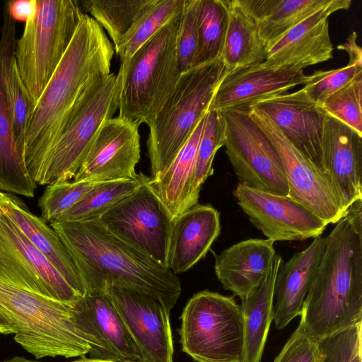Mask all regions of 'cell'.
I'll return each mask as SVG.
<instances>
[{
  "mask_svg": "<svg viewBox=\"0 0 362 362\" xmlns=\"http://www.w3.org/2000/svg\"><path fill=\"white\" fill-rule=\"evenodd\" d=\"M114 52L103 28L83 13L68 49L28 119L23 158L35 182L78 97L92 80L110 74Z\"/></svg>",
  "mask_w": 362,
  "mask_h": 362,
  "instance_id": "obj_1",
  "label": "cell"
},
{
  "mask_svg": "<svg viewBox=\"0 0 362 362\" xmlns=\"http://www.w3.org/2000/svg\"><path fill=\"white\" fill-rule=\"evenodd\" d=\"M50 226L71 256L86 293L115 284L157 299L168 312L176 304L181 293L177 275L116 237L98 219L54 221Z\"/></svg>",
  "mask_w": 362,
  "mask_h": 362,
  "instance_id": "obj_2",
  "label": "cell"
},
{
  "mask_svg": "<svg viewBox=\"0 0 362 362\" xmlns=\"http://www.w3.org/2000/svg\"><path fill=\"white\" fill-rule=\"evenodd\" d=\"M326 238L298 325L315 341L362 322V199Z\"/></svg>",
  "mask_w": 362,
  "mask_h": 362,
  "instance_id": "obj_3",
  "label": "cell"
},
{
  "mask_svg": "<svg viewBox=\"0 0 362 362\" xmlns=\"http://www.w3.org/2000/svg\"><path fill=\"white\" fill-rule=\"evenodd\" d=\"M0 308L16 327L15 341L37 359L89 354L122 361L100 337L83 296L66 303L0 279Z\"/></svg>",
  "mask_w": 362,
  "mask_h": 362,
  "instance_id": "obj_4",
  "label": "cell"
},
{
  "mask_svg": "<svg viewBox=\"0 0 362 362\" xmlns=\"http://www.w3.org/2000/svg\"><path fill=\"white\" fill-rule=\"evenodd\" d=\"M181 13L120 64L119 117L148 124L171 95L182 74L176 49Z\"/></svg>",
  "mask_w": 362,
  "mask_h": 362,
  "instance_id": "obj_5",
  "label": "cell"
},
{
  "mask_svg": "<svg viewBox=\"0 0 362 362\" xmlns=\"http://www.w3.org/2000/svg\"><path fill=\"white\" fill-rule=\"evenodd\" d=\"M227 74L220 57L181 74L171 95L148 124L151 177L171 163L206 115L218 84Z\"/></svg>",
  "mask_w": 362,
  "mask_h": 362,
  "instance_id": "obj_6",
  "label": "cell"
},
{
  "mask_svg": "<svg viewBox=\"0 0 362 362\" xmlns=\"http://www.w3.org/2000/svg\"><path fill=\"white\" fill-rule=\"evenodd\" d=\"M83 13L77 1L37 0L35 13L16 41L13 61L34 104L68 49Z\"/></svg>",
  "mask_w": 362,
  "mask_h": 362,
  "instance_id": "obj_7",
  "label": "cell"
},
{
  "mask_svg": "<svg viewBox=\"0 0 362 362\" xmlns=\"http://www.w3.org/2000/svg\"><path fill=\"white\" fill-rule=\"evenodd\" d=\"M117 76L92 80L75 103L36 180L41 185L71 181L103 123L118 109Z\"/></svg>",
  "mask_w": 362,
  "mask_h": 362,
  "instance_id": "obj_8",
  "label": "cell"
},
{
  "mask_svg": "<svg viewBox=\"0 0 362 362\" xmlns=\"http://www.w3.org/2000/svg\"><path fill=\"white\" fill-rule=\"evenodd\" d=\"M179 329L182 350L197 362H241L244 344L240 305L233 296L204 290L187 303Z\"/></svg>",
  "mask_w": 362,
  "mask_h": 362,
  "instance_id": "obj_9",
  "label": "cell"
},
{
  "mask_svg": "<svg viewBox=\"0 0 362 362\" xmlns=\"http://www.w3.org/2000/svg\"><path fill=\"white\" fill-rule=\"evenodd\" d=\"M218 111L226 153L240 183L270 194L288 196V186L280 157L248 110L227 108Z\"/></svg>",
  "mask_w": 362,
  "mask_h": 362,
  "instance_id": "obj_10",
  "label": "cell"
},
{
  "mask_svg": "<svg viewBox=\"0 0 362 362\" xmlns=\"http://www.w3.org/2000/svg\"><path fill=\"white\" fill-rule=\"evenodd\" d=\"M97 219L116 237L167 267L172 219L151 177Z\"/></svg>",
  "mask_w": 362,
  "mask_h": 362,
  "instance_id": "obj_11",
  "label": "cell"
},
{
  "mask_svg": "<svg viewBox=\"0 0 362 362\" xmlns=\"http://www.w3.org/2000/svg\"><path fill=\"white\" fill-rule=\"evenodd\" d=\"M0 279L66 303L80 296L3 211L0 213Z\"/></svg>",
  "mask_w": 362,
  "mask_h": 362,
  "instance_id": "obj_12",
  "label": "cell"
},
{
  "mask_svg": "<svg viewBox=\"0 0 362 362\" xmlns=\"http://www.w3.org/2000/svg\"><path fill=\"white\" fill-rule=\"evenodd\" d=\"M248 113L270 140L282 162L288 186V197L322 219L327 225L336 223L344 213L329 177L318 170L284 136L262 112L250 107Z\"/></svg>",
  "mask_w": 362,
  "mask_h": 362,
  "instance_id": "obj_13",
  "label": "cell"
},
{
  "mask_svg": "<svg viewBox=\"0 0 362 362\" xmlns=\"http://www.w3.org/2000/svg\"><path fill=\"white\" fill-rule=\"evenodd\" d=\"M114 305L144 362H173L170 312L157 299L135 290L107 284Z\"/></svg>",
  "mask_w": 362,
  "mask_h": 362,
  "instance_id": "obj_14",
  "label": "cell"
},
{
  "mask_svg": "<svg viewBox=\"0 0 362 362\" xmlns=\"http://www.w3.org/2000/svg\"><path fill=\"white\" fill-rule=\"evenodd\" d=\"M249 220L267 238L303 241L322 235L327 224L288 196H279L238 183L233 192Z\"/></svg>",
  "mask_w": 362,
  "mask_h": 362,
  "instance_id": "obj_15",
  "label": "cell"
},
{
  "mask_svg": "<svg viewBox=\"0 0 362 362\" xmlns=\"http://www.w3.org/2000/svg\"><path fill=\"white\" fill-rule=\"evenodd\" d=\"M139 127L119 116L105 121L73 180L96 183L136 178L141 152Z\"/></svg>",
  "mask_w": 362,
  "mask_h": 362,
  "instance_id": "obj_16",
  "label": "cell"
},
{
  "mask_svg": "<svg viewBox=\"0 0 362 362\" xmlns=\"http://www.w3.org/2000/svg\"><path fill=\"white\" fill-rule=\"evenodd\" d=\"M250 107L264 112L305 158L328 175L322 150L326 112L303 88L262 99Z\"/></svg>",
  "mask_w": 362,
  "mask_h": 362,
  "instance_id": "obj_17",
  "label": "cell"
},
{
  "mask_svg": "<svg viewBox=\"0 0 362 362\" xmlns=\"http://www.w3.org/2000/svg\"><path fill=\"white\" fill-rule=\"evenodd\" d=\"M16 41V21L7 1L0 36V189L33 197L37 184L28 173L23 154L15 141L8 100L7 76Z\"/></svg>",
  "mask_w": 362,
  "mask_h": 362,
  "instance_id": "obj_18",
  "label": "cell"
},
{
  "mask_svg": "<svg viewBox=\"0 0 362 362\" xmlns=\"http://www.w3.org/2000/svg\"><path fill=\"white\" fill-rule=\"evenodd\" d=\"M351 4V0H331L267 49L262 64L274 68L303 70L331 59L334 47L328 18L337 11L349 9Z\"/></svg>",
  "mask_w": 362,
  "mask_h": 362,
  "instance_id": "obj_19",
  "label": "cell"
},
{
  "mask_svg": "<svg viewBox=\"0 0 362 362\" xmlns=\"http://www.w3.org/2000/svg\"><path fill=\"white\" fill-rule=\"evenodd\" d=\"M310 78L303 70L274 68L262 63L228 73L218 84L209 110H248L255 103L286 93Z\"/></svg>",
  "mask_w": 362,
  "mask_h": 362,
  "instance_id": "obj_20",
  "label": "cell"
},
{
  "mask_svg": "<svg viewBox=\"0 0 362 362\" xmlns=\"http://www.w3.org/2000/svg\"><path fill=\"white\" fill-rule=\"evenodd\" d=\"M322 150L327 173L346 213L362 199V135L326 113Z\"/></svg>",
  "mask_w": 362,
  "mask_h": 362,
  "instance_id": "obj_21",
  "label": "cell"
},
{
  "mask_svg": "<svg viewBox=\"0 0 362 362\" xmlns=\"http://www.w3.org/2000/svg\"><path fill=\"white\" fill-rule=\"evenodd\" d=\"M221 232L220 213L197 204L172 221L167 268L180 274L203 259Z\"/></svg>",
  "mask_w": 362,
  "mask_h": 362,
  "instance_id": "obj_22",
  "label": "cell"
},
{
  "mask_svg": "<svg viewBox=\"0 0 362 362\" xmlns=\"http://www.w3.org/2000/svg\"><path fill=\"white\" fill-rule=\"evenodd\" d=\"M269 239L250 238L215 256L214 271L226 290L243 298L255 291L269 274L276 251Z\"/></svg>",
  "mask_w": 362,
  "mask_h": 362,
  "instance_id": "obj_23",
  "label": "cell"
},
{
  "mask_svg": "<svg viewBox=\"0 0 362 362\" xmlns=\"http://www.w3.org/2000/svg\"><path fill=\"white\" fill-rule=\"evenodd\" d=\"M326 244V237L314 238L307 248L294 253L279 269L274 284L273 319L278 329L285 328L300 315Z\"/></svg>",
  "mask_w": 362,
  "mask_h": 362,
  "instance_id": "obj_24",
  "label": "cell"
},
{
  "mask_svg": "<svg viewBox=\"0 0 362 362\" xmlns=\"http://www.w3.org/2000/svg\"><path fill=\"white\" fill-rule=\"evenodd\" d=\"M205 116L171 163L158 175L151 177V183L172 221L198 204L199 197L194 194L193 185L197 151Z\"/></svg>",
  "mask_w": 362,
  "mask_h": 362,
  "instance_id": "obj_25",
  "label": "cell"
},
{
  "mask_svg": "<svg viewBox=\"0 0 362 362\" xmlns=\"http://www.w3.org/2000/svg\"><path fill=\"white\" fill-rule=\"evenodd\" d=\"M2 210L68 284L83 296L85 289L73 260L52 227L42 218L32 214L15 197L8 196Z\"/></svg>",
  "mask_w": 362,
  "mask_h": 362,
  "instance_id": "obj_26",
  "label": "cell"
},
{
  "mask_svg": "<svg viewBox=\"0 0 362 362\" xmlns=\"http://www.w3.org/2000/svg\"><path fill=\"white\" fill-rule=\"evenodd\" d=\"M331 0H237L255 22L265 50Z\"/></svg>",
  "mask_w": 362,
  "mask_h": 362,
  "instance_id": "obj_27",
  "label": "cell"
},
{
  "mask_svg": "<svg viewBox=\"0 0 362 362\" xmlns=\"http://www.w3.org/2000/svg\"><path fill=\"white\" fill-rule=\"evenodd\" d=\"M283 263L276 255L269 274L250 295L240 298L244 344L241 362H260L274 319V294L276 274Z\"/></svg>",
  "mask_w": 362,
  "mask_h": 362,
  "instance_id": "obj_28",
  "label": "cell"
},
{
  "mask_svg": "<svg viewBox=\"0 0 362 362\" xmlns=\"http://www.w3.org/2000/svg\"><path fill=\"white\" fill-rule=\"evenodd\" d=\"M225 3L228 9V25L221 57L228 73L264 62L266 50L255 22L237 0H225Z\"/></svg>",
  "mask_w": 362,
  "mask_h": 362,
  "instance_id": "obj_29",
  "label": "cell"
},
{
  "mask_svg": "<svg viewBox=\"0 0 362 362\" xmlns=\"http://www.w3.org/2000/svg\"><path fill=\"white\" fill-rule=\"evenodd\" d=\"M156 0H80L81 10L106 30L115 51L129 40L141 19Z\"/></svg>",
  "mask_w": 362,
  "mask_h": 362,
  "instance_id": "obj_30",
  "label": "cell"
},
{
  "mask_svg": "<svg viewBox=\"0 0 362 362\" xmlns=\"http://www.w3.org/2000/svg\"><path fill=\"white\" fill-rule=\"evenodd\" d=\"M93 322L100 337L121 361L144 362L122 318L104 290L83 296Z\"/></svg>",
  "mask_w": 362,
  "mask_h": 362,
  "instance_id": "obj_31",
  "label": "cell"
},
{
  "mask_svg": "<svg viewBox=\"0 0 362 362\" xmlns=\"http://www.w3.org/2000/svg\"><path fill=\"white\" fill-rule=\"evenodd\" d=\"M143 173L131 180L93 183L84 196L57 221H83L97 219L150 179Z\"/></svg>",
  "mask_w": 362,
  "mask_h": 362,
  "instance_id": "obj_32",
  "label": "cell"
},
{
  "mask_svg": "<svg viewBox=\"0 0 362 362\" xmlns=\"http://www.w3.org/2000/svg\"><path fill=\"white\" fill-rule=\"evenodd\" d=\"M198 41L192 68L222 56L228 25L225 0H197Z\"/></svg>",
  "mask_w": 362,
  "mask_h": 362,
  "instance_id": "obj_33",
  "label": "cell"
},
{
  "mask_svg": "<svg viewBox=\"0 0 362 362\" xmlns=\"http://www.w3.org/2000/svg\"><path fill=\"white\" fill-rule=\"evenodd\" d=\"M353 33L347 42L337 46L349 55V63L342 67L328 71H317L302 88L307 96L321 107L325 100L362 74V50Z\"/></svg>",
  "mask_w": 362,
  "mask_h": 362,
  "instance_id": "obj_34",
  "label": "cell"
},
{
  "mask_svg": "<svg viewBox=\"0 0 362 362\" xmlns=\"http://www.w3.org/2000/svg\"><path fill=\"white\" fill-rule=\"evenodd\" d=\"M185 0H156L141 19L129 40L116 52L126 62L146 42L182 12Z\"/></svg>",
  "mask_w": 362,
  "mask_h": 362,
  "instance_id": "obj_35",
  "label": "cell"
},
{
  "mask_svg": "<svg viewBox=\"0 0 362 362\" xmlns=\"http://www.w3.org/2000/svg\"><path fill=\"white\" fill-rule=\"evenodd\" d=\"M223 145V127L219 111L209 110L196 156L193 188L197 197H199L202 185L212 175L214 156Z\"/></svg>",
  "mask_w": 362,
  "mask_h": 362,
  "instance_id": "obj_36",
  "label": "cell"
},
{
  "mask_svg": "<svg viewBox=\"0 0 362 362\" xmlns=\"http://www.w3.org/2000/svg\"><path fill=\"white\" fill-rule=\"evenodd\" d=\"M361 99L362 74L329 96L321 107L362 135Z\"/></svg>",
  "mask_w": 362,
  "mask_h": 362,
  "instance_id": "obj_37",
  "label": "cell"
},
{
  "mask_svg": "<svg viewBox=\"0 0 362 362\" xmlns=\"http://www.w3.org/2000/svg\"><path fill=\"white\" fill-rule=\"evenodd\" d=\"M317 342L320 362H362V322Z\"/></svg>",
  "mask_w": 362,
  "mask_h": 362,
  "instance_id": "obj_38",
  "label": "cell"
},
{
  "mask_svg": "<svg viewBox=\"0 0 362 362\" xmlns=\"http://www.w3.org/2000/svg\"><path fill=\"white\" fill-rule=\"evenodd\" d=\"M93 184L72 180L47 185L39 199L42 218L50 223L57 221L84 196Z\"/></svg>",
  "mask_w": 362,
  "mask_h": 362,
  "instance_id": "obj_39",
  "label": "cell"
},
{
  "mask_svg": "<svg viewBox=\"0 0 362 362\" xmlns=\"http://www.w3.org/2000/svg\"><path fill=\"white\" fill-rule=\"evenodd\" d=\"M7 90L14 139L23 154L25 130L34 103L21 81L13 58L7 76Z\"/></svg>",
  "mask_w": 362,
  "mask_h": 362,
  "instance_id": "obj_40",
  "label": "cell"
},
{
  "mask_svg": "<svg viewBox=\"0 0 362 362\" xmlns=\"http://www.w3.org/2000/svg\"><path fill=\"white\" fill-rule=\"evenodd\" d=\"M197 0H185L176 36V49L181 73L192 68L198 41Z\"/></svg>",
  "mask_w": 362,
  "mask_h": 362,
  "instance_id": "obj_41",
  "label": "cell"
},
{
  "mask_svg": "<svg viewBox=\"0 0 362 362\" xmlns=\"http://www.w3.org/2000/svg\"><path fill=\"white\" fill-rule=\"evenodd\" d=\"M273 362H320L317 342L298 326Z\"/></svg>",
  "mask_w": 362,
  "mask_h": 362,
  "instance_id": "obj_42",
  "label": "cell"
},
{
  "mask_svg": "<svg viewBox=\"0 0 362 362\" xmlns=\"http://www.w3.org/2000/svg\"><path fill=\"white\" fill-rule=\"evenodd\" d=\"M8 3L10 13L16 21L25 23L36 12L37 0H17Z\"/></svg>",
  "mask_w": 362,
  "mask_h": 362,
  "instance_id": "obj_43",
  "label": "cell"
},
{
  "mask_svg": "<svg viewBox=\"0 0 362 362\" xmlns=\"http://www.w3.org/2000/svg\"><path fill=\"white\" fill-rule=\"evenodd\" d=\"M16 332V327L0 308V334H9Z\"/></svg>",
  "mask_w": 362,
  "mask_h": 362,
  "instance_id": "obj_44",
  "label": "cell"
},
{
  "mask_svg": "<svg viewBox=\"0 0 362 362\" xmlns=\"http://www.w3.org/2000/svg\"><path fill=\"white\" fill-rule=\"evenodd\" d=\"M71 362H141V361H117L112 360H105V359H98V358H88L86 356L81 357V358L73 361Z\"/></svg>",
  "mask_w": 362,
  "mask_h": 362,
  "instance_id": "obj_45",
  "label": "cell"
},
{
  "mask_svg": "<svg viewBox=\"0 0 362 362\" xmlns=\"http://www.w3.org/2000/svg\"><path fill=\"white\" fill-rule=\"evenodd\" d=\"M4 362H37L31 360H28L24 357L16 356Z\"/></svg>",
  "mask_w": 362,
  "mask_h": 362,
  "instance_id": "obj_46",
  "label": "cell"
},
{
  "mask_svg": "<svg viewBox=\"0 0 362 362\" xmlns=\"http://www.w3.org/2000/svg\"><path fill=\"white\" fill-rule=\"evenodd\" d=\"M7 194L0 192V213L2 211V207L6 200L8 198Z\"/></svg>",
  "mask_w": 362,
  "mask_h": 362,
  "instance_id": "obj_47",
  "label": "cell"
}]
</instances>
